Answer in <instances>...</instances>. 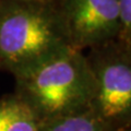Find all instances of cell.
<instances>
[{"label":"cell","mask_w":131,"mask_h":131,"mask_svg":"<svg viewBox=\"0 0 131 131\" xmlns=\"http://www.w3.org/2000/svg\"><path fill=\"white\" fill-rule=\"evenodd\" d=\"M44 1H54V0H44Z\"/></svg>","instance_id":"8"},{"label":"cell","mask_w":131,"mask_h":131,"mask_svg":"<svg viewBox=\"0 0 131 131\" xmlns=\"http://www.w3.org/2000/svg\"><path fill=\"white\" fill-rule=\"evenodd\" d=\"M38 131H110L90 109L42 121Z\"/></svg>","instance_id":"6"},{"label":"cell","mask_w":131,"mask_h":131,"mask_svg":"<svg viewBox=\"0 0 131 131\" xmlns=\"http://www.w3.org/2000/svg\"><path fill=\"white\" fill-rule=\"evenodd\" d=\"M69 47L52 1L0 0V71L15 77Z\"/></svg>","instance_id":"1"},{"label":"cell","mask_w":131,"mask_h":131,"mask_svg":"<svg viewBox=\"0 0 131 131\" xmlns=\"http://www.w3.org/2000/svg\"><path fill=\"white\" fill-rule=\"evenodd\" d=\"M71 47L81 51L117 38L116 0H54Z\"/></svg>","instance_id":"4"},{"label":"cell","mask_w":131,"mask_h":131,"mask_svg":"<svg viewBox=\"0 0 131 131\" xmlns=\"http://www.w3.org/2000/svg\"><path fill=\"white\" fill-rule=\"evenodd\" d=\"M40 120L16 94L0 97V131H38Z\"/></svg>","instance_id":"5"},{"label":"cell","mask_w":131,"mask_h":131,"mask_svg":"<svg viewBox=\"0 0 131 131\" xmlns=\"http://www.w3.org/2000/svg\"><path fill=\"white\" fill-rule=\"evenodd\" d=\"M14 80V93L40 122L90 109L93 79L84 51L69 47Z\"/></svg>","instance_id":"2"},{"label":"cell","mask_w":131,"mask_h":131,"mask_svg":"<svg viewBox=\"0 0 131 131\" xmlns=\"http://www.w3.org/2000/svg\"><path fill=\"white\" fill-rule=\"evenodd\" d=\"M84 55L93 79L90 110L110 131H131V48L114 39Z\"/></svg>","instance_id":"3"},{"label":"cell","mask_w":131,"mask_h":131,"mask_svg":"<svg viewBox=\"0 0 131 131\" xmlns=\"http://www.w3.org/2000/svg\"><path fill=\"white\" fill-rule=\"evenodd\" d=\"M119 16V32L116 40L131 48V0H116Z\"/></svg>","instance_id":"7"}]
</instances>
